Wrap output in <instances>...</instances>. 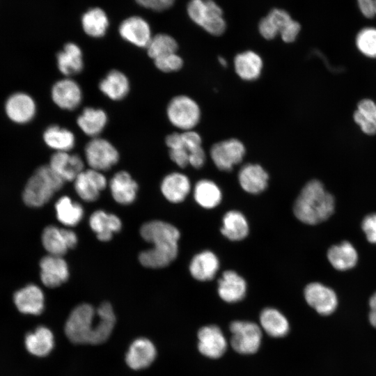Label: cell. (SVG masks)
Listing matches in <instances>:
<instances>
[{"instance_id":"5","label":"cell","mask_w":376,"mask_h":376,"mask_svg":"<svg viewBox=\"0 0 376 376\" xmlns=\"http://www.w3.org/2000/svg\"><path fill=\"white\" fill-rule=\"evenodd\" d=\"M187 13L193 22L212 35L220 36L226 29L222 10L212 0H191Z\"/></svg>"},{"instance_id":"36","label":"cell","mask_w":376,"mask_h":376,"mask_svg":"<svg viewBox=\"0 0 376 376\" xmlns=\"http://www.w3.org/2000/svg\"><path fill=\"white\" fill-rule=\"evenodd\" d=\"M291 19L290 15L285 10L274 8L259 22V32L265 39H273L280 34Z\"/></svg>"},{"instance_id":"1","label":"cell","mask_w":376,"mask_h":376,"mask_svg":"<svg viewBox=\"0 0 376 376\" xmlns=\"http://www.w3.org/2000/svg\"><path fill=\"white\" fill-rule=\"evenodd\" d=\"M115 323L116 317L109 302L102 303L96 311L91 305L81 304L71 311L65 333L73 343L97 345L109 338Z\"/></svg>"},{"instance_id":"19","label":"cell","mask_w":376,"mask_h":376,"mask_svg":"<svg viewBox=\"0 0 376 376\" xmlns=\"http://www.w3.org/2000/svg\"><path fill=\"white\" fill-rule=\"evenodd\" d=\"M49 167L64 181H74L84 170L83 159L70 152H55L49 160Z\"/></svg>"},{"instance_id":"23","label":"cell","mask_w":376,"mask_h":376,"mask_svg":"<svg viewBox=\"0 0 376 376\" xmlns=\"http://www.w3.org/2000/svg\"><path fill=\"white\" fill-rule=\"evenodd\" d=\"M269 175L259 164H246L240 170L238 180L241 187L246 192L258 194L267 187Z\"/></svg>"},{"instance_id":"38","label":"cell","mask_w":376,"mask_h":376,"mask_svg":"<svg viewBox=\"0 0 376 376\" xmlns=\"http://www.w3.org/2000/svg\"><path fill=\"white\" fill-rule=\"evenodd\" d=\"M55 210L57 219L67 226L77 225L84 217L81 205L67 196L61 197L56 202Z\"/></svg>"},{"instance_id":"6","label":"cell","mask_w":376,"mask_h":376,"mask_svg":"<svg viewBox=\"0 0 376 376\" xmlns=\"http://www.w3.org/2000/svg\"><path fill=\"white\" fill-rule=\"evenodd\" d=\"M166 116L169 122L183 131L192 130L198 123L201 110L198 104L187 95L173 97L166 107Z\"/></svg>"},{"instance_id":"17","label":"cell","mask_w":376,"mask_h":376,"mask_svg":"<svg viewBox=\"0 0 376 376\" xmlns=\"http://www.w3.org/2000/svg\"><path fill=\"white\" fill-rule=\"evenodd\" d=\"M13 301L17 311L25 315H40L45 307L44 293L34 284H29L16 291Z\"/></svg>"},{"instance_id":"54","label":"cell","mask_w":376,"mask_h":376,"mask_svg":"<svg viewBox=\"0 0 376 376\" xmlns=\"http://www.w3.org/2000/svg\"><path fill=\"white\" fill-rule=\"evenodd\" d=\"M218 60H219V63L223 67H224V68L227 67L228 63H227L226 60L224 58L220 56V57H219Z\"/></svg>"},{"instance_id":"7","label":"cell","mask_w":376,"mask_h":376,"mask_svg":"<svg viewBox=\"0 0 376 376\" xmlns=\"http://www.w3.org/2000/svg\"><path fill=\"white\" fill-rule=\"evenodd\" d=\"M232 334L230 345L233 349L241 354H252L260 348L262 331L252 322L236 320L229 327Z\"/></svg>"},{"instance_id":"4","label":"cell","mask_w":376,"mask_h":376,"mask_svg":"<svg viewBox=\"0 0 376 376\" xmlns=\"http://www.w3.org/2000/svg\"><path fill=\"white\" fill-rule=\"evenodd\" d=\"M64 181L49 167H38L29 179L22 194L24 203L30 207H40L60 190Z\"/></svg>"},{"instance_id":"16","label":"cell","mask_w":376,"mask_h":376,"mask_svg":"<svg viewBox=\"0 0 376 376\" xmlns=\"http://www.w3.org/2000/svg\"><path fill=\"white\" fill-rule=\"evenodd\" d=\"M5 111L12 121L24 124L34 118L36 104L31 95L18 92L8 97L5 104Z\"/></svg>"},{"instance_id":"40","label":"cell","mask_w":376,"mask_h":376,"mask_svg":"<svg viewBox=\"0 0 376 376\" xmlns=\"http://www.w3.org/2000/svg\"><path fill=\"white\" fill-rule=\"evenodd\" d=\"M354 120L365 134H376V102L368 98L361 100L354 113Z\"/></svg>"},{"instance_id":"13","label":"cell","mask_w":376,"mask_h":376,"mask_svg":"<svg viewBox=\"0 0 376 376\" xmlns=\"http://www.w3.org/2000/svg\"><path fill=\"white\" fill-rule=\"evenodd\" d=\"M73 182L78 196L87 202L97 200L100 191L107 185V180L103 173L92 169L84 170Z\"/></svg>"},{"instance_id":"8","label":"cell","mask_w":376,"mask_h":376,"mask_svg":"<svg viewBox=\"0 0 376 376\" xmlns=\"http://www.w3.org/2000/svg\"><path fill=\"white\" fill-rule=\"evenodd\" d=\"M84 156L90 169L99 171L110 169L119 160V153L116 147L107 139L92 138L84 148Z\"/></svg>"},{"instance_id":"14","label":"cell","mask_w":376,"mask_h":376,"mask_svg":"<svg viewBox=\"0 0 376 376\" xmlns=\"http://www.w3.org/2000/svg\"><path fill=\"white\" fill-rule=\"evenodd\" d=\"M198 348L210 359L220 358L227 350V342L221 329L217 325H207L198 331Z\"/></svg>"},{"instance_id":"49","label":"cell","mask_w":376,"mask_h":376,"mask_svg":"<svg viewBox=\"0 0 376 376\" xmlns=\"http://www.w3.org/2000/svg\"><path fill=\"white\" fill-rule=\"evenodd\" d=\"M361 13L368 18L376 16V0H357Z\"/></svg>"},{"instance_id":"20","label":"cell","mask_w":376,"mask_h":376,"mask_svg":"<svg viewBox=\"0 0 376 376\" xmlns=\"http://www.w3.org/2000/svg\"><path fill=\"white\" fill-rule=\"evenodd\" d=\"M156 354L155 347L150 340L139 338L131 343L126 354L125 361L132 369H143L154 361Z\"/></svg>"},{"instance_id":"22","label":"cell","mask_w":376,"mask_h":376,"mask_svg":"<svg viewBox=\"0 0 376 376\" xmlns=\"http://www.w3.org/2000/svg\"><path fill=\"white\" fill-rule=\"evenodd\" d=\"M109 186L112 197L119 204L129 205L134 201L138 185L128 172L120 171L115 173Z\"/></svg>"},{"instance_id":"43","label":"cell","mask_w":376,"mask_h":376,"mask_svg":"<svg viewBox=\"0 0 376 376\" xmlns=\"http://www.w3.org/2000/svg\"><path fill=\"white\" fill-rule=\"evenodd\" d=\"M154 63L159 70L164 72H171L179 70L183 65V61L175 52L155 58Z\"/></svg>"},{"instance_id":"12","label":"cell","mask_w":376,"mask_h":376,"mask_svg":"<svg viewBox=\"0 0 376 376\" xmlns=\"http://www.w3.org/2000/svg\"><path fill=\"white\" fill-rule=\"evenodd\" d=\"M51 97L59 108L72 111L81 103L83 94L79 84L70 77H65L54 83L51 90Z\"/></svg>"},{"instance_id":"39","label":"cell","mask_w":376,"mask_h":376,"mask_svg":"<svg viewBox=\"0 0 376 376\" xmlns=\"http://www.w3.org/2000/svg\"><path fill=\"white\" fill-rule=\"evenodd\" d=\"M194 196L196 203L206 209L217 206L222 198L219 187L215 182L207 179L201 180L196 183Z\"/></svg>"},{"instance_id":"32","label":"cell","mask_w":376,"mask_h":376,"mask_svg":"<svg viewBox=\"0 0 376 376\" xmlns=\"http://www.w3.org/2000/svg\"><path fill=\"white\" fill-rule=\"evenodd\" d=\"M263 65L261 57L253 51L240 53L234 58L235 72L246 81L257 79L261 74Z\"/></svg>"},{"instance_id":"50","label":"cell","mask_w":376,"mask_h":376,"mask_svg":"<svg viewBox=\"0 0 376 376\" xmlns=\"http://www.w3.org/2000/svg\"><path fill=\"white\" fill-rule=\"evenodd\" d=\"M205 159V152L203 148L189 154V164L195 169H201L204 165Z\"/></svg>"},{"instance_id":"11","label":"cell","mask_w":376,"mask_h":376,"mask_svg":"<svg viewBox=\"0 0 376 376\" xmlns=\"http://www.w3.org/2000/svg\"><path fill=\"white\" fill-rule=\"evenodd\" d=\"M304 294L307 304L322 315H331L338 306L336 292L320 283H310L304 288Z\"/></svg>"},{"instance_id":"15","label":"cell","mask_w":376,"mask_h":376,"mask_svg":"<svg viewBox=\"0 0 376 376\" xmlns=\"http://www.w3.org/2000/svg\"><path fill=\"white\" fill-rule=\"evenodd\" d=\"M40 279L48 288H56L69 277V269L63 256L47 255L40 262Z\"/></svg>"},{"instance_id":"3","label":"cell","mask_w":376,"mask_h":376,"mask_svg":"<svg viewBox=\"0 0 376 376\" xmlns=\"http://www.w3.org/2000/svg\"><path fill=\"white\" fill-rule=\"evenodd\" d=\"M335 201L318 180L307 182L297 198L293 212L298 220L309 225L320 224L334 213Z\"/></svg>"},{"instance_id":"48","label":"cell","mask_w":376,"mask_h":376,"mask_svg":"<svg viewBox=\"0 0 376 376\" xmlns=\"http://www.w3.org/2000/svg\"><path fill=\"white\" fill-rule=\"evenodd\" d=\"M171 159L180 168L186 167L189 164V152L185 148L169 150Z\"/></svg>"},{"instance_id":"21","label":"cell","mask_w":376,"mask_h":376,"mask_svg":"<svg viewBox=\"0 0 376 376\" xmlns=\"http://www.w3.org/2000/svg\"><path fill=\"white\" fill-rule=\"evenodd\" d=\"M246 281L233 270L225 271L218 281L217 291L225 301L234 303L244 299L246 292Z\"/></svg>"},{"instance_id":"30","label":"cell","mask_w":376,"mask_h":376,"mask_svg":"<svg viewBox=\"0 0 376 376\" xmlns=\"http://www.w3.org/2000/svg\"><path fill=\"white\" fill-rule=\"evenodd\" d=\"M130 81L127 76L117 70H112L101 79L99 89L108 98L114 101L125 98L130 91Z\"/></svg>"},{"instance_id":"45","label":"cell","mask_w":376,"mask_h":376,"mask_svg":"<svg viewBox=\"0 0 376 376\" xmlns=\"http://www.w3.org/2000/svg\"><path fill=\"white\" fill-rule=\"evenodd\" d=\"M184 145L189 154L202 148V139L199 134L193 130L182 132Z\"/></svg>"},{"instance_id":"18","label":"cell","mask_w":376,"mask_h":376,"mask_svg":"<svg viewBox=\"0 0 376 376\" xmlns=\"http://www.w3.org/2000/svg\"><path fill=\"white\" fill-rule=\"evenodd\" d=\"M118 31L125 40L139 47L146 48L152 37L149 24L139 16L124 19L119 26Z\"/></svg>"},{"instance_id":"29","label":"cell","mask_w":376,"mask_h":376,"mask_svg":"<svg viewBox=\"0 0 376 376\" xmlns=\"http://www.w3.org/2000/svg\"><path fill=\"white\" fill-rule=\"evenodd\" d=\"M219 268V261L212 251L206 250L198 253L189 264L191 275L196 280L206 281L212 279Z\"/></svg>"},{"instance_id":"37","label":"cell","mask_w":376,"mask_h":376,"mask_svg":"<svg viewBox=\"0 0 376 376\" xmlns=\"http://www.w3.org/2000/svg\"><path fill=\"white\" fill-rule=\"evenodd\" d=\"M81 25L83 30L88 36L100 38L105 35L108 29L109 19L102 8H93L82 15Z\"/></svg>"},{"instance_id":"26","label":"cell","mask_w":376,"mask_h":376,"mask_svg":"<svg viewBox=\"0 0 376 376\" xmlns=\"http://www.w3.org/2000/svg\"><path fill=\"white\" fill-rule=\"evenodd\" d=\"M56 63L58 70L66 77L80 73L84 68L81 48L74 42L66 43L57 54Z\"/></svg>"},{"instance_id":"51","label":"cell","mask_w":376,"mask_h":376,"mask_svg":"<svg viewBox=\"0 0 376 376\" xmlns=\"http://www.w3.org/2000/svg\"><path fill=\"white\" fill-rule=\"evenodd\" d=\"M165 143L167 147L171 149L185 148L182 133L173 132L166 136Z\"/></svg>"},{"instance_id":"44","label":"cell","mask_w":376,"mask_h":376,"mask_svg":"<svg viewBox=\"0 0 376 376\" xmlns=\"http://www.w3.org/2000/svg\"><path fill=\"white\" fill-rule=\"evenodd\" d=\"M361 228L368 241L376 244V213L366 216L362 221Z\"/></svg>"},{"instance_id":"31","label":"cell","mask_w":376,"mask_h":376,"mask_svg":"<svg viewBox=\"0 0 376 376\" xmlns=\"http://www.w3.org/2000/svg\"><path fill=\"white\" fill-rule=\"evenodd\" d=\"M331 265L337 270L346 271L353 268L358 262V253L349 242L344 241L331 246L327 251Z\"/></svg>"},{"instance_id":"35","label":"cell","mask_w":376,"mask_h":376,"mask_svg":"<svg viewBox=\"0 0 376 376\" xmlns=\"http://www.w3.org/2000/svg\"><path fill=\"white\" fill-rule=\"evenodd\" d=\"M221 232L230 240H242L249 234L247 220L240 212L228 211L223 217Z\"/></svg>"},{"instance_id":"53","label":"cell","mask_w":376,"mask_h":376,"mask_svg":"<svg viewBox=\"0 0 376 376\" xmlns=\"http://www.w3.org/2000/svg\"><path fill=\"white\" fill-rule=\"evenodd\" d=\"M369 306L370 309H376V292L370 297Z\"/></svg>"},{"instance_id":"2","label":"cell","mask_w":376,"mask_h":376,"mask_svg":"<svg viewBox=\"0 0 376 376\" xmlns=\"http://www.w3.org/2000/svg\"><path fill=\"white\" fill-rule=\"evenodd\" d=\"M141 237L153 246L140 253V263L148 268H162L169 265L178 255L179 230L169 223L155 220L143 224Z\"/></svg>"},{"instance_id":"46","label":"cell","mask_w":376,"mask_h":376,"mask_svg":"<svg viewBox=\"0 0 376 376\" xmlns=\"http://www.w3.org/2000/svg\"><path fill=\"white\" fill-rule=\"evenodd\" d=\"M300 29V24L292 19L283 29L280 35L284 42H292L297 38Z\"/></svg>"},{"instance_id":"28","label":"cell","mask_w":376,"mask_h":376,"mask_svg":"<svg viewBox=\"0 0 376 376\" xmlns=\"http://www.w3.org/2000/svg\"><path fill=\"white\" fill-rule=\"evenodd\" d=\"M108 122L107 113L102 109L85 107L77 118L79 129L87 136L97 137L105 128Z\"/></svg>"},{"instance_id":"24","label":"cell","mask_w":376,"mask_h":376,"mask_svg":"<svg viewBox=\"0 0 376 376\" xmlns=\"http://www.w3.org/2000/svg\"><path fill=\"white\" fill-rule=\"evenodd\" d=\"M24 343L29 354L37 357H44L54 348V335L47 327L39 326L25 335Z\"/></svg>"},{"instance_id":"10","label":"cell","mask_w":376,"mask_h":376,"mask_svg":"<svg viewBox=\"0 0 376 376\" xmlns=\"http://www.w3.org/2000/svg\"><path fill=\"white\" fill-rule=\"evenodd\" d=\"M42 244L50 255L63 256L77 244V236L72 230L55 226H47L42 233Z\"/></svg>"},{"instance_id":"42","label":"cell","mask_w":376,"mask_h":376,"mask_svg":"<svg viewBox=\"0 0 376 376\" xmlns=\"http://www.w3.org/2000/svg\"><path fill=\"white\" fill-rule=\"evenodd\" d=\"M356 45L364 56L376 58V28L366 27L358 33Z\"/></svg>"},{"instance_id":"34","label":"cell","mask_w":376,"mask_h":376,"mask_svg":"<svg viewBox=\"0 0 376 376\" xmlns=\"http://www.w3.org/2000/svg\"><path fill=\"white\" fill-rule=\"evenodd\" d=\"M260 322L265 331L274 338L286 336L290 329L287 318L274 308H265L261 311Z\"/></svg>"},{"instance_id":"9","label":"cell","mask_w":376,"mask_h":376,"mask_svg":"<svg viewBox=\"0 0 376 376\" xmlns=\"http://www.w3.org/2000/svg\"><path fill=\"white\" fill-rule=\"evenodd\" d=\"M245 152V147L240 141L229 139L214 143L210 153L212 162L219 170L229 171L242 161Z\"/></svg>"},{"instance_id":"33","label":"cell","mask_w":376,"mask_h":376,"mask_svg":"<svg viewBox=\"0 0 376 376\" xmlns=\"http://www.w3.org/2000/svg\"><path fill=\"white\" fill-rule=\"evenodd\" d=\"M45 144L55 152H70L75 145L74 133L57 125L49 126L43 133Z\"/></svg>"},{"instance_id":"25","label":"cell","mask_w":376,"mask_h":376,"mask_svg":"<svg viewBox=\"0 0 376 376\" xmlns=\"http://www.w3.org/2000/svg\"><path fill=\"white\" fill-rule=\"evenodd\" d=\"M160 188L162 194L169 201L178 203L184 201L190 192L191 183L186 175L173 172L163 178Z\"/></svg>"},{"instance_id":"47","label":"cell","mask_w":376,"mask_h":376,"mask_svg":"<svg viewBox=\"0 0 376 376\" xmlns=\"http://www.w3.org/2000/svg\"><path fill=\"white\" fill-rule=\"evenodd\" d=\"M141 6L155 11H162L170 8L175 0H135Z\"/></svg>"},{"instance_id":"41","label":"cell","mask_w":376,"mask_h":376,"mask_svg":"<svg viewBox=\"0 0 376 376\" xmlns=\"http://www.w3.org/2000/svg\"><path fill=\"white\" fill-rule=\"evenodd\" d=\"M176 40L166 33H158L152 37L146 47L148 56L153 60L159 56L175 53L178 49Z\"/></svg>"},{"instance_id":"52","label":"cell","mask_w":376,"mask_h":376,"mask_svg":"<svg viewBox=\"0 0 376 376\" xmlns=\"http://www.w3.org/2000/svg\"><path fill=\"white\" fill-rule=\"evenodd\" d=\"M368 319L370 324L376 328V309H370L369 315H368Z\"/></svg>"},{"instance_id":"27","label":"cell","mask_w":376,"mask_h":376,"mask_svg":"<svg viewBox=\"0 0 376 376\" xmlns=\"http://www.w3.org/2000/svg\"><path fill=\"white\" fill-rule=\"evenodd\" d=\"M89 226L99 240L107 242L112 238L113 233L120 230L122 223L116 214L100 210L91 215Z\"/></svg>"}]
</instances>
